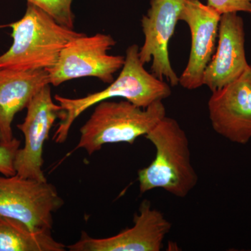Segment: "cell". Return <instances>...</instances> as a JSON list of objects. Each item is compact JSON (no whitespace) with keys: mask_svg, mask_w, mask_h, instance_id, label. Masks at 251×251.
<instances>
[{"mask_svg":"<svg viewBox=\"0 0 251 251\" xmlns=\"http://www.w3.org/2000/svg\"><path fill=\"white\" fill-rule=\"evenodd\" d=\"M139 46L136 44L126 50L125 62L118 77L105 90L89 94L83 98H65L55 95L54 99L62 108L60 122L53 135L54 142L64 143L73 124L81 114L103 100L123 98L145 108L154 102L163 100L171 95L169 84L157 78L145 69L140 61Z\"/></svg>","mask_w":251,"mask_h":251,"instance_id":"cell-1","label":"cell"},{"mask_svg":"<svg viewBox=\"0 0 251 251\" xmlns=\"http://www.w3.org/2000/svg\"><path fill=\"white\" fill-rule=\"evenodd\" d=\"M145 138L153 144L156 156L138 173L140 192L161 188L184 198L196 187L198 176L191 162L189 140L175 119L165 117Z\"/></svg>","mask_w":251,"mask_h":251,"instance_id":"cell-2","label":"cell"},{"mask_svg":"<svg viewBox=\"0 0 251 251\" xmlns=\"http://www.w3.org/2000/svg\"><path fill=\"white\" fill-rule=\"evenodd\" d=\"M9 26L13 44L0 55V68L23 72L50 69L64 46L82 34L59 24L29 2L23 17Z\"/></svg>","mask_w":251,"mask_h":251,"instance_id":"cell-3","label":"cell"},{"mask_svg":"<svg viewBox=\"0 0 251 251\" xmlns=\"http://www.w3.org/2000/svg\"><path fill=\"white\" fill-rule=\"evenodd\" d=\"M166 116L163 100L145 108L127 100H103L97 104L90 119L81 127L76 149H83L92 155L106 144H133Z\"/></svg>","mask_w":251,"mask_h":251,"instance_id":"cell-4","label":"cell"},{"mask_svg":"<svg viewBox=\"0 0 251 251\" xmlns=\"http://www.w3.org/2000/svg\"><path fill=\"white\" fill-rule=\"evenodd\" d=\"M115 45L116 41L109 34H82L72 39L61 51L53 67L46 70L50 84L59 86L82 77H95L105 83H112L115 73L125 62V56L108 54Z\"/></svg>","mask_w":251,"mask_h":251,"instance_id":"cell-5","label":"cell"},{"mask_svg":"<svg viewBox=\"0 0 251 251\" xmlns=\"http://www.w3.org/2000/svg\"><path fill=\"white\" fill-rule=\"evenodd\" d=\"M64 204L55 186L46 181L0 176V216L18 220L32 229H50L52 215Z\"/></svg>","mask_w":251,"mask_h":251,"instance_id":"cell-6","label":"cell"},{"mask_svg":"<svg viewBox=\"0 0 251 251\" xmlns=\"http://www.w3.org/2000/svg\"><path fill=\"white\" fill-rule=\"evenodd\" d=\"M27 115L17 125L25 137V145L18 149L14 160L16 174L24 178L46 181L43 171V151L50 131L61 115L60 105L54 103L50 85L43 87L27 106Z\"/></svg>","mask_w":251,"mask_h":251,"instance_id":"cell-7","label":"cell"},{"mask_svg":"<svg viewBox=\"0 0 251 251\" xmlns=\"http://www.w3.org/2000/svg\"><path fill=\"white\" fill-rule=\"evenodd\" d=\"M171 227L163 213L144 200L132 227L105 238L92 237L82 231L80 239L67 248L71 251H160Z\"/></svg>","mask_w":251,"mask_h":251,"instance_id":"cell-8","label":"cell"},{"mask_svg":"<svg viewBox=\"0 0 251 251\" xmlns=\"http://www.w3.org/2000/svg\"><path fill=\"white\" fill-rule=\"evenodd\" d=\"M185 1L151 0L141 21L145 40L138 52L140 61L145 65L151 61V74L159 80L166 79L173 87L179 85V77L172 67L168 47Z\"/></svg>","mask_w":251,"mask_h":251,"instance_id":"cell-9","label":"cell"},{"mask_svg":"<svg viewBox=\"0 0 251 251\" xmlns=\"http://www.w3.org/2000/svg\"><path fill=\"white\" fill-rule=\"evenodd\" d=\"M221 15L200 0H186L179 20L191 35L189 58L179 76V85L188 90L204 85V72L216 51Z\"/></svg>","mask_w":251,"mask_h":251,"instance_id":"cell-10","label":"cell"},{"mask_svg":"<svg viewBox=\"0 0 251 251\" xmlns=\"http://www.w3.org/2000/svg\"><path fill=\"white\" fill-rule=\"evenodd\" d=\"M211 92L208 110L213 129L232 143H249L251 139V67L237 80Z\"/></svg>","mask_w":251,"mask_h":251,"instance_id":"cell-11","label":"cell"},{"mask_svg":"<svg viewBox=\"0 0 251 251\" xmlns=\"http://www.w3.org/2000/svg\"><path fill=\"white\" fill-rule=\"evenodd\" d=\"M217 41L203 78L204 85L211 92L237 80L250 67L246 56L244 21L237 13L221 16Z\"/></svg>","mask_w":251,"mask_h":251,"instance_id":"cell-12","label":"cell"},{"mask_svg":"<svg viewBox=\"0 0 251 251\" xmlns=\"http://www.w3.org/2000/svg\"><path fill=\"white\" fill-rule=\"evenodd\" d=\"M49 84L45 69L23 72L0 68V145L10 146L17 140L13 135L14 117Z\"/></svg>","mask_w":251,"mask_h":251,"instance_id":"cell-13","label":"cell"},{"mask_svg":"<svg viewBox=\"0 0 251 251\" xmlns=\"http://www.w3.org/2000/svg\"><path fill=\"white\" fill-rule=\"evenodd\" d=\"M50 229H32L21 221L0 216V251H64Z\"/></svg>","mask_w":251,"mask_h":251,"instance_id":"cell-14","label":"cell"},{"mask_svg":"<svg viewBox=\"0 0 251 251\" xmlns=\"http://www.w3.org/2000/svg\"><path fill=\"white\" fill-rule=\"evenodd\" d=\"M27 1L44 10L59 24L74 29L73 0H27Z\"/></svg>","mask_w":251,"mask_h":251,"instance_id":"cell-15","label":"cell"},{"mask_svg":"<svg viewBox=\"0 0 251 251\" xmlns=\"http://www.w3.org/2000/svg\"><path fill=\"white\" fill-rule=\"evenodd\" d=\"M207 5L221 16L230 13L251 14V0H206Z\"/></svg>","mask_w":251,"mask_h":251,"instance_id":"cell-16","label":"cell"},{"mask_svg":"<svg viewBox=\"0 0 251 251\" xmlns=\"http://www.w3.org/2000/svg\"><path fill=\"white\" fill-rule=\"evenodd\" d=\"M20 145L21 141L18 139L10 146L0 145V174L6 176H14L16 174L14 160Z\"/></svg>","mask_w":251,"mask_h":251,"instance_id":"cell-17","label":"cell"},{"mask_svg":"<svg viewBox=\"0 0 251 251\" xmlns=\"http://www.w3.org/2000/svg\"><path fill=\"white\" fill-rule=\"evenodd\" d=\"M251 69V65H250Z\"/></svg>","mask_w":251,"mask_h":251,"instance_id":"cell-18","label":"cell"}]
</instances>
